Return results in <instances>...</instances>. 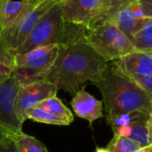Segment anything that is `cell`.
Listing matches in <instances>:
<instances>
[{"instance_id": "6da1fadb", "label": "cell", "mask_w": 152, "mask_h": 152, "mask_svg": "<svg viewBox=\"0 0 152 152\" xmlns=\"http://www.w3.org/2000/svg\"><path fill=\"white\" fill-rule=\"evenodd\" d=\"M108 66L109 63L98 55L83 39L60 47L45 81L53 83L57 90L74 95L86 83L97 82Z\"/></svg>"}, {"instance_id": "7a4b0ae2", "label": "cell", "mask_w": 152, "mask_h": 152, "mask_svg": "<svg viewBox=\"0 0 152 152\" xmlns=\"http://www.w3.org/2000/svg\"><path fill=\"white\" fill-rule=\"evenodd\" d=\"M93 84L102 95L106 117L123 113L149 115L152 112L151 97L110 63L104 74Z\"/></svg>"}, {"instance_id": "3957f363", "label": "cell", "mask_w": 152, "mask_h": 152, "mask_svg": "<svg viewBox=\"0 0 152 152\" xmlns=\"http://www.w3.org/2000/svg\"><path fill=\"white\" fill-rule=\"evenodd\" d=\"M85 31L82 26L67 22L59 3H56L38 21L15 55L27 53L43 46L69 45L83 39Z\"/></svg>"}, {"instance_id": "277c9868", "label": "cell", "mask_w": 152, "mask_h": 152, "mask_svg": "<svg viewBox=\"0 0 152 152\" xmlns=\"http://www.w3.org/2000/svg\"><path fill=\"white\" fill-rule=\"evenodd\" d=\"M84 40L107 63L137 51L132 42L111 21L86 29Z\"/></svg>"}, {"instance_id": "5b68a950", "label": "cell", "mask_w": 152, "mask_h": 152, "mask_svg": "<svg viewBox=\"0 0 152 152\" xmlns=\"http://www.w3.org/2000/svg\"><path fill=\"white\" fill-rule=\"evenodd\" d=\"M59 45H48L15 56L13 75L20 87L45 80L60 49Z\"/></svg>"}, {"instance_id": "8992f818", "label": "cell", "mask_w": 152, "mask_h": 152, "mask_svg": "<svg viewBox=\"0 0 152 152\" xmlns=\"http://www.w3.org/2000/svg\"><path fill=\"white\" fill-rule=\"evenodd\" d=\"M56 3V0H39L32 3L11 26L0 31V39L13 56H15L41 16Z\"/></svg>"}, {"instance_id": "52a82bcc", "label": "cell", "mask_w": 152, "mask_h": 152, "mask_svg": "<svg viewBox=\"0 0 152 152\" xmlns=\"http://www.w3.org/2000/svg\"><path fill=\"white\" fill-rule=\"evenodd\" d=\"M57 88L45 80L26 86L19 87L16 101L15 113L22 124L28 119L27 114L42 101L56 96Z\"/></svg>"}, {"instance_id": "ba28073f", "label": "cell", "mask_w": 152, "mask_h": 152, "mask_svg": "<svg viewBox=\"0 0 152 152\" xmlns=\"http://www.w3.org/2000/svg\"><path fill=\"white\" fill-rule=\"evenodd\" d=\"M59 5L67 22L88 29L97 23L103 0H61Z\"/></svg>"}, {"instance_id": "9c48e42d", "label": "cell", "mask_w": 152, "mask_h": 152, "mask_svg": "<svg viewBox=\"0 0 152 152\" xmlns=\"http://www.w3.org/2000/svg\"><path fill=\"white\" fill-rule=\"evenodd\" d=\"M19 87L14 75L0 83V126L12 135L22 132L23 128L15 113V101Z\"/></svg>"}, {"instance_id": "30bf717a", "label": "cell", "mask_w": 152, "mask_h": 152, "mask_svg": "<svg viewBox=\"0 0 152 152\" xmlns=\"http://www.w3.org/2000/svg\"><path fill=\"white\" fill-rule=\"evenodd\" d=\"M148 19L143 5L137 0L136 2L119 9L108 21L114 23L131 40L132 38L143 28Z\"/></svg>"}, {"instance_id": "8fae6325", "label": "cell", "mask_w": 152, "mask_h": 152, "mask_svg": "<svg viewBox=\"0 0 152 152\" xmlns=\"http://www.w3.org/2000/svg\"><path fill=\"white\" fill-rule=\"evenodd\" d=\"M124 75L152 76V54L135 51L110 63Z\"/></svg>"}, {"instance_id": "7c38bea8", "label": "cell", "mask_w": 152, "mask_h": 152, "mask_svg": "<svg viewBox=\"0 0 152 152\" xmlns=\"http://www.w3.org/2000/svg\"><path fill=\"white\" fill-rule=\"evenodd\" d=\"M71 106L76 115L87 120L90 124L104 116L103 102L87 92L84 87L74 94Z\"/></svg>"}, {"instance_id": "4fadbf2b", "label": "cell", "mask_w": 152, "mask_h": 152, "mask_svg": "<svg viewBox=\"0 0 152 152\" xmlns=\"http://www.w3.org/2000/svg\"><path fill=\"white\" fill-rule=\"evenodd\" d=\"M30 5L23 0H0V31L11 26Z\"/></svg>"}, {"instance_id": "5bb4252c", "label": "cell", "mask_w": 152, "mask_h": 152, "mask_svg": "<svg viewBox=\"0 0 152 152\" xmlns=\"http://www.w3.org/2000/svg\"><path fill=\"white\" fill-rule=\"evenodd\" d=\"M148 115L147 114H140L130 125L131 135L129 139L133 140L140 148L152 144L148 127Z\"/></svg>"}, {"instance_id": "9a60e30c", "label": "cell", "mask_w": 152, "mask_h": 152, "mask_svg": "<svg viewBox=\"0 0 152 152\" xmlns=\"http://www.w3.org/2000/svg\"><path fill=\"white\" fill-rule=\"evenodd\" d=\"M37 107L45 110L46 112L60 118L66 124V125L71 124L74 120V117H73L71 110L56 96L51 97V98L42 101Z\"/></svg>"}, {"instance_id": "2e32d148", "label": "cell", "mask_w": 152, "mask_h": 152, "mask_svg": "<svg viewBox=\"0 0 152 152\" xmlns=\"http://www.w3.org/2000/svg\"><path fill=\"white\" fill-rule=\"evenodd\" d=\"M13 139L19 152H48L42 142L23 131L13 135Z\"/></svg>"}, {"instance_id": "e0dca14e", "label": "cell", "mask_w": 152, "mask_h": 152, "mask_svg": "<svg viewBox=\"0 0 152 152\" xmlns=\"http://www.w3.org/2000/svg\"><path fill=\"white\" fill-rule=\"evenodd\" d=\"M137 51L152 54V18L131 39Z\"/></svg>"}, {"instance_id": "ac0fdd59", "label": "cell", "mask_w": 152, "mask_h": 152, "mask_svg": "<svg viewBox=\"0 0 152 152\" xmlns=\"http://www.w3.org/2000/svg\"><path fill=\"white\" fill-rule=\"evenodd\" d=\"M15 67V56L5 47L0 39V83L7 81L13 75Z\"/></svg>"}, {"instance_id": "d6986e66", "label": "cell", "mask_w": 152, "mask_h": 152, "mask_svg": "<svg viewBox=\"0 0 152 152\" xmlns=\"http://www.w3.org/2000/svg\"><path fill=\"white\" fill-rule=\"evenodd\" d=\"M136 1L137 0H103L101 13L95 24L110 20L119 9L125 6L131 5Z\"/></svg>"}, {"instance_id": "ffe728a7", "label": "cell", "mask_w": 152, "mask_h": 152, "mask_svg": "<svg viewBox=\"0 0 152 152\" xmlns=\"http://www.w3.org/2000/svg\"><path fill=\"white\" fill-rule=\"evenodd\" d=\"M27 117L28 119H31L32 121L37 123L54 124V125H66V124L60 118L46 112L45 110L38 107L30 110L27 114Z\"/></svg>"}, {"instance_id": "44dd1931", "label": "cell", "mask_w": 152, "mask_h": 152, "mask_svg": "<svg viewBox=\"0 0 152 152\" xmlns=\"http://www.w3.org/2000/svg\"><path fill=\"white\" fill-rule=\"evenodd\" d=\"M106 148L110 152H135L140 147L129 138L114 136Z\"/></svg>"}, {"instance_id": "7402d4cb", "label": "cell", "mask_w": 152, "mask_h": 152, "mask_svg": "<svg viewBox=\"0 0 152 152\" xmlns=\"http://www.w3.org/2000/svg\"><path fill=\"white\" fill-rule=\"evenodd\" d=\"M140 114H143V113H139V112L123 113V114L106 117V120L107 124H109L111 127L128 126L132 124V123L138 117Z\"/></svg>"}, {"instance_id": "603a6c76", "label": "cell", "mask_w": 152, "mask_h": 152, "mask_svg": "<svg viewBox=\"0 0 152 152\" xmlns=\"http://www.w3.org/2000/svg\"><path fill=\"white\" fill-rule=\"evenodd\" d=\"M127 77L132 80L138 86H140L144 91H146L152 99V76L128 75Z\"/></svg>"}, {"instance_id": "cb8c5ba5", "label": "cell", "mask_w": 152, "mask_h": 152, "mask_svg": "<svg viewBox=\"0 0 152 152\" xmlns=\"http://www.w3.org/2000/svg\"><path fill=\"white\" fill-rule=\"evenodd\" d=\"M0 152H19L13 139V135H10L0 141Z\"/></svg>"}, {"instance_id": "d4e9b609", "label": "cell", "mask_w": 152, "mask_h": 152, "mask_svg": "<svg viewBox=\"0 0 152 152\" xmlns=\"http://www.w3.org/2000/svg\"><path fill=\"white\" fill-rule=\"evenodd\" d=\"M114 136L129 138L131 135V126H119V127H112Z\"/></svg>"}, {"instance_id": "484cf974", "label": "cell", "mask_w": 152, "mask_h": 152, "mask_svg": "<svg viewBox=\"0 0 152 152\" xmlns=\"http://www.w3.org/2000/svg\"><path fill=\"white\" fill-rule=\"evenodd\" d=\"M10 135H12L10 132H8L6 129L0 126V141H2L4 139H6L7 137L10 136Z\"/></svg>"}, {"instance_id": "4316f807", "label": "cell", "mask_w": 152, "mask_h": 152, "mask_svg": "<svg viewBox=\"0 0 152 152\" xmlns=\"http://www.w3.org/2000/svg\"><path fill=\"white\" fill-rule=\"evenodd\" d=\"M148 127L150 139H151V142H152V113H150L148 117Z\"/></svg>"}, {"instance_id": "83f0119b", "label": "cell", "mask_w": 152, "mask_h": 152, "mask_svg": "<svg viewBox=\"0 0 152 152\" xmlns=\"http://www.w3.org/2000/svg\"><path fill=\"white\" fill-rule=\"evenodd\" d=\"M135 152H152V144L139 148Z\"/></svg>"}, {"instance_id": "f1b7e54d", "label": "cell", "mask_w": 152, "mask_h": 152, "mask_svg": "<svg viewBox=\"0 0 152 152\" xmlns=\"http://www.w3.org/2000/svg\"><path fill=\"white\" fill-rule=\"evenodd\" d=\"M140 1L144 3L149 8V10L151 12V15H152V0H140Z\"/></svg>"}, {"instance_id": "f546056e", "label": "cell", "mask_w": 152, "mask_h": 152, "mask_svg": "<svg viewBox=\"0 0 152 152\" xmlns=\"http://www.w3.org/2000/svg\"><path fill=\"white\" fill-rule=\"evenodd\" d=\"M95 152H110L107 148H102V147H97L95 149Z\"/></svg>"}, {"instance_id": "4dcf8cb0", "label": "cell", "mask_w": 152, "mask_h": 152, "mask_svg": "<svg viewBox=\"0 0 152 152\" xmlns=\"http://www.w3.org/2000/svg\"><path fill=\"white\" fill-rule=\"evenodd\" d=\"M23 1H25L26 3H29V4H32V3H36V2L39 1V0H23Z\"/></svg>"}, {"instance_id": "1f68e13d", "label": "cell", "mask_w": 152, "mask_h": 152, "mask_svg": "<svg viewBox=\"0 0 152 152\" xmlns=\"http://www.w3.org/2000/svg\"><path fill=\"white\" fill-rule=\"evenodd\" d=\"M56 2H58V3H59V2H60V1H61V0H56Z\"/></svg>"}, {"instance_id": "d6a6232c", "label": "cell", "mask_w": 152, "mask_h": 152, "mask_svg": "<svg viewBox=\"0 0 152 152\" xmlns=\"http://www.w3.org/2000/svg\"><path fill=\"white\" fill-rule=\"evenodd\" d=\"M151 113H152V112H151Z\"/></svg>"}]
</instances>
